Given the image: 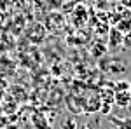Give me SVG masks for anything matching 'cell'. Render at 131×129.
<instances>
[{"mask_svg": "<svg viewBox=\"0 0 131 129\" xmlns=\"http://www.w3.org/2000/svg\"><path fill=\"white\" fill-rule=\"evenodd\" d=\"M129 92H131V84H129Z\"/></svg>", "mask_w": 131, "mask_h": 129, "instance_id": "cell-7", "label": "cell"}, {"mask_svg": "<svg viewBox=\"0 0 131 129\" xmlns=\"http://www.w3.org/2000/svg\"><path fill=\"white\" fill-rule=\"evenodd\" d=\"M122 45V31H119L117 28L110 30V47L112 49H119Z\"/></svg>", "mask_w": 131, "mask_h": 129, "instance_id": "cell-2", "label": "cell"}, {"mask_svg": "<svg viewBox=\"0 0 131 129\" xmlns=\"http://www.w3.org/2000/svg\"><path fill=\"white\" fill-rule=\"evenodd\" d=\"M93 52H94V54H98V52H100V54H103V52H105V47L98 45V47H94V51H93Z\"/></svg>", "mask_w": 131, "mask_h": 129, "instance_id": "cell-6", "label": "cell"}, {"mask_svg": "<svg viewBox=\"0 0 131 129\" xmlns=\"http://www.w3.org/2000/svg\"><path fill=\"white\" fill-rule=\"evenodd\" d=\"M115 105L121 107V108H126L131 103V92L129 91H121V92H115Z\"/></svg>", "mask_w": 131, "mask_h": 129, "instance_id": "cell-1", "label": "cell"}, {"mask_svg": "<svg viewBox=\"0 0 131 129\" xmlns=\"http://www.w3.org/2000/svg\"><path fill=\"white\" fill-rule=\"evenodd\" d=\"M122 45H126V47H131V30L126 33V37H122Z\"/></svg>", "mask_w": 131, "mask_h": 129, "instance_id": "cell-4", "label": "cell"}, {"mask_svg": "<svg viewBox=\"0 0 131 129\" xmlns=\"http://www.w3.org/2000/svg\"><path fill=\"white\" fill-rule=\"evenodd\" d=\"M110 122H112V124H115L117 129H131V117H128V119H119V117L112 115Z\"/></svg>", "mask_w": 131, "mask_h": 129, "instance_id": "cell-3", "label": "cell"}, {"mask_svg": "<svg viewBox=\"0 0 131 129\" xmlns=\"http://www.w3.org/2000/svg\"><path fill=\"white\" fill-rule=\"evenodd\" d=\"M75 127H77L75 120H65L63 122V129H75Z\"/></svg>", "mask_w": 131, "mask_h": 129, "instance_id": "cell-5", "label": "cell"}]
</instances>
